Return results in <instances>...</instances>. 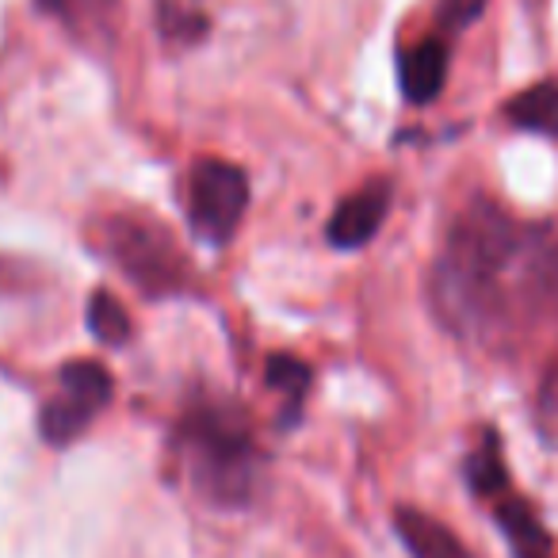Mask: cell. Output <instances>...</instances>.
<instances>
[{"label": "cell", "instance_id": "1", "mask_svg": "<svg viewBox=\"0 0 558 558\" xmlns=\"http://www.w3.org/2000/svg\"><path fill=\"white\" fill-rule=\"evenodd\" d=\"M524 230L494 203H471L456 218L436 260V303L459 326H478L494 306L497 276L517 256Z\"/></svg>", "mask_w": 558, "mask_h": 558}, {"label": "cell", "instance_id": "2", "mask_svg": "<svg viewBox=\"0 0 558 558\" xmlns=\"http://www.w3.org/2000/svg\"><path fill=\"white\" fill-rule=\"evenodd\" d=\"M180 451L207 501L238 509L256 486V444L233 405H192L180 425Z\"/></svg>", "mask_w": 558, "mask_h": 558}, {"label": "cell", "instance_id": "3", "mask_svg": "<svg viewBox=\"0 0 558 558\" xmlns=\"http://www.w3.org/2000/svg\"><path fill=\"white\" fill-rule=\"evenodd\" d=\"M104 248L142 295L165 299L192 288L195 271L187 256L180 253L172 233L149 218H111L104 226Z\"/></svg>", "mask_w": 558, "mask_h": 558}, {"label": "cell", "instance_id": "4", "mask_svg": "<svg viewBox=\"0 0 558 558\" xmlns=\"http://www.w3.org/2000/svg\"><path fill=\"white\" fill-rule=\"evenodd\" d=\"M111 395H116V383H111L108 367L96 364V360H70L58 372V395L39 413L43 440L50 448H70L108 410Z\"/></svg>", "mask_w": 558, "mask_h": 558}, {"label": "cell", "instance_id": "5", "mask_svg": "<svg viewBox=\"0 0 558 558\" xmlns=\"http://www.w3.org/2000/svg\"><path fill=\"white\" fill-rule=\"evenodd\" d=\"M248 207V177L230 161H199L187 180V218L210 245H226L238 233Z\"/></svg>", "mask_w": 558, "mask_h": 558}, {"label": "cell", "instance_id": "6", "mask_svg": "<svg viewBox=\"0 0 558 558\" xmlns=\"http://www.w3.org/2000/svg\"><path fill=\"white\" fill-rule=\"evenodd\" d=\"M390 210V184L387 180H372L367 187H360L356 195L337 203V210L329 215V241L337 248H360L379 233V226L387 222Z\"/></svg>", "mask_w": 558, "mask_h": 558}, {"label": "cell", "instance_id": "7", "mask_svg": "<svg viewBox=\"0 0 558 558\" xmlns=\"http://www.w3.org/2000/svg\"><path fill=\"white\" fill-rule=\"evenodd\" d=\"M448 85V43L425 39L402 58V96L417 108L433 104Z\"/></svg>", "mask_w": 558, "mask_h": 558}, {"label": "cell", "instance_id": "8", "mask_svg": "<svg viewBox=\"0 0 558 558\" xmlns=\"http://www.w3.org/2000/svg\"><path fill=\"white\" fill-rule=\"evenodd\" d=\"M35 9L58 20L77 39H111L123 0H35Z\"/></svg>", "mask_w": 558, "mask_h": 558}, {"label": "cell", "instance_id": "9", "mask_svg": "<svg viewBox=\"0 0 558 558\" xmlns=\"http://www.w3.org/2000/svg\"><path fill=\"white\" fill-rule=\"evenodd\" d=\"M395 527L413 558H471L463 539H459L444 520L428 517V512H421V509H398Z\"/></svg>", "mask_w": 558, "mask_h": 558}, {"label": "cell", "instance_id": "10", "mask_svg": "<svg viewBox=\"0 0 558 558\" xmlns=\"http://www.w3.org/2000/svg\"><path fill=\"white\" fill-rule=\"evenodd\" d=\"M505 119L520 131L558 138V81H539V85L517 93L505 104Z\"/></svg>", "mask_w": 558, "mask_h": 558}, {"label": "cell", "instance_id": "11", "mask_svg": "<svg viewBox=\"0 0 558 558\" xmlns=\"http://www.w3.org/2000/svg\"><path fill=\"white\" fill-rule=\"evenodd\" d=\"M497 524H501L505 539H509V547L517 558H550L547 532H543L539 517H535L524 501H517V497L501 501V509H497Z\"/></svg>", "mask_w": 558, "mask_h": 558}, {"label": "cell", "instance_id": "12", "mask_svg": "<svg viewBox=\"0 0 558 558\" xmlns=\"http://www.w3.org/2000/svg\"><path fill=\"white\" fill-rule=\"evenodd\" d=\"M85 322H88V329H93L96 341L111 344V349H123V344L131 341V333H134V322H131V314H126V306L104 288L93 291V299H88Z\"/></svg>", "mask_w": 558, "mask_h": 558}, {"label": "cell", "instance_id": "13", "mask_svg": "<svg viewBox=\"0 0 558 558\" xmlns=\"http://www.w3.org/2000/svg\"><path fill=\"white\" fill-rule=\"evenodd\" d=\"M466 482H471L482 497H494L505 489L509 474H505V459H501L497 436H486V440L478 444V451H471V459H466Z\"/></svg>", "mask_w": 558, "mask_h": 558}, {"label": "cell", "instance_id": "14", "mask_svg": "<svg viewBox=\"0 0 558 558\" xmlns=\"http://www.w3.org/2000/svg\"><path fill=\"white\" fill-rule=\"evenodd\" d=\"M264 379H268V387H276L279 395L288 398L291 405H303V398H306V390H311V367L303 364V360H295V356H271L268 360V367H264Z\"/></svg>", "mask_w": 558, "mask_h": 558}, {"label": "cell", "instance_id": "15", "mask_svg": "<svg viewBox=\"0 0 558 558\" xmlns=\"http://www.w3.org/2000/svg\"><path fill=\"white\" fill-rule=\"evenodd\" d=\"M482 9H486V0H440V4H436V20H440L444 35H456V32H463L471 20H478Z\"/></svg>", "mask_w": 558, "mask_h": 558}, {"label": "cell", "instance_id": "16", "mask_svg": "<svg viewBox=\"0 0 558 558\" xmlns=\"http://www.w3.org/2000/svg\"><path fill=\"white\" fill-rule=\"evenodd\" d=\"M532 279H535V295H539V303H547L550 311H558V245L539 256Z\"/></svg>", "mask_w": 558, "mask_h": 558}]
</instances>
